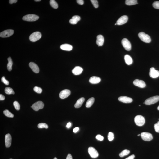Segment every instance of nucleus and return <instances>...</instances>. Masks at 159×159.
Instances as JSON below:
<instances>
[{
  "instance_id": "27",
  "label": "nucleus",
  "mask_w": 159,
  "mask_h": 159,
  "mask_svg": "<svg viewBox=\"0 0 159 159\" xmlns=\"http://www.w3.org/2000/svg\"><path fill=\"white\" fill-rule=\"evenodd\" d=\"M126 4L128 5H132L138 4L137 1L136 0H127L125 1Z\"/></svg>"
},
{
  "instance_id": "2",
  "label": "nucleus",
  "mask_w": 159,
  "mask_h": 159,
  "mask_svg": "<svg viewBox=\"0 0 159 159\" xmlns=\"http://www.w3.org/2000/svg\"><path fill=\"white\" fill-rule=\"evenodd\" d=\"M42 37V35L39 32H36L30 35L29 39L32 42H35L39 40Z\"/></svg>"
},
{
  "instance_id": "11",
  "label": "nucleus",
  "mask_w": 159,
  "mask_h": 159,
  "mask_svg": "<svg viewBox=\"0 0 159 159\" xmlns=\"http://www.w3.org/2000/svg\"><path fill=\"white\" fill-rule=\"evenodd\" d=\"M149 75L150 77L155 78H157L159 76V71L156 70L154 67L150 68Z\"/></svg>"
},
{
  "instance_id": "8",
  "label": "nucleus",
  "mask_w": 159,
  "mask_h": 159,
  "mask_svg": "<svg viewBox=\"0 0 159 159\" xmlns=\"http://www.w3.org/2000/svg\"><path fill=\"white\" fill-rule=\"evenodd\" d=\"M141 136L143 140L146 141H150L153 139L152 135L148 132H143L141 133Z\"/></svg>"
},
{
  "instance_id": "32",
  "label": "nucleus",
  "mask_w": 159,
  "mask_h": 159,
  "mask_svg": "<svg viewBox=\"0 0 159 159\" xmlns=\"http://www.w3.org/2000/svg\"><path fill=\"white\" fill-rule=\"evenodd\" d=\"M37 127L39 128H45L47 129L48 128V125L45 123H41L39 124Z\"/></svg>"
},
{
  "instance_id": "14",
  "label": "nucleus",
  "mask_w": 159,
  "mask_h": 159,
  "mask_svg": "<svg viewBox=\"0 0 159 159\" xmlns=\"http://www.w3.org/2000/svg\"><path fill=\"white\" fill-rule=\"evenodd\" d=\"M128 18L126 15H123L120 17L116 22L117 25H121L126 23L128 21Z\"/></svg>"
},
{
  "instance_id": "5",
  "label": "nucleus",
  "mask_w": 159,
  "mask_h": 159,
  "mask_svg": "<svg viewBox=\"0 0 159 159\" xmlns=\"http://www.w3.org/2000/svg\"><path fill=\"white\" fill-rule=\"evenodd\" d=\"M159 100V96H156L147 99L145 101L144 103L146 105H151L157 103Z\"/></svg>"
},
{
  "instance_id": "45",
  "label": "nucleus",
  "mask_w": 159,
  "mask_h": 159,
  "mask_svg": "<svg viewBox=\"0 0 159 159\" xmlns=\"http://www.w3.org/2000/svg\"><path fill=\"white\" fill-rule=\"evenodd\" d=\"M79 130V128L78 127H76V128H74L73 130V132L74 133H76V132H78Z\"/></svg>"
},
{
  "instance_id": "21",
  "label": "nucleus",
  "mask_w": 159,
  "mask_h": 159,
  "mask_svg": "<svg viewBox=\"0 0 159 159\" xmlns=\"http://www.w3.org/2000/svg\"><path fill=\"white\" fill-rule=\"evenodd\" d=\"M81 20L80 17L78 15H75L73 16L72 18L70 19L69 22L70 24L73 25H75Z\"/></svg>"
},
{
  "instance_id": "30",
  "label": "nucleus",
  "mask_w": 159,
  "mask_h": 159,
  "mask_svg": "<svg viewBox=\"0 0 159 159\" xmlns=\"http://www.w3.org/2000/svg\"><path fill=\"white\" fill-rule=\"evenodd\" d=\"M50 4L54 9H57L58 8V5L57 2L54 0H51L50 2Z\"/></svg>"
},
{
  "instance_id": "52",
  "label": "nucleus",
  "mask_w": 159,
  "mask_h": 159,
  "mask_svg": "<svg viewBox=\"0 0 159 159\" xmlns=\"http://www.w3.org/2000/svg\"><path fill=\"white\" fill-rule=\"evenodd\" d=\"M117 25V24L116 23L115 24V25Z\"/></svg>"
},
{
  "instance_id": "35",
  "label": "nucleus",
  "mask_w": 159,
  "mask_h": 159,
  "mask_svg": "<svg viewBox=\"0 0 159 159\" xmlns=\"http://www.w3.org/2000/svg\"><path fill=\"white\" fill-rule=\"evenodd\" d=\"M114 139V133L111 132H109L108 135V139L110 141H111Z\"/></svg>"
},
{
  "instance_id": "12",
  "label": "nucleus",
  "mask_w": 159,
  "mask_h": 159,
  "mask_svg": "<svg viewBox=\"0 0 159 159\" xmlns=\"http://www.w3.org/2000/svg\"><path fill=\"white\" fill-rule=\"evenodd\" d=\"M70 94V91L68 89L63 90L59 94V97L61 99H64L68 97Z\"/></svg>"
},
{
  "instance_id": "53",
  "label": "nucleus",
  "mask_w": 159,
  "mask_h": 159,
  "mask_svg": "<svg viewBox=\"0 0 159 159\" xmlns=\"http://www.w3.org/2000/svg\"></svg>"
},
{
  "instance_id": "43",
  "label": "nucleus",
  "mask_w": 159,
  "mask_h": 159,
  "mask_svg": "<svg viewBox=\"0 0 159 159\" xmlns=\"http://www.w3.org/2000/svg\"><path fill=\"white\" fill-rule=\"evenodd\" d=\"M17 0H9V3L10 4H12L13 3H15L17 2Z\"/></svg>"
},
{
  "instance_id": "38",
  "label": "nucleus",
  "mask_w": 159,
  "mask_h": 159,
  "mask_svg": "<svg viewBox=\"0 0 159 159\" xmlns=\"http://www.w3.org/2000/svg\"><path fill=\"white\" fill-rule=\"evenodd\" d=\"M154 128L156 132L158 133H159V121L157 123L155 124L154 126Z\"/></svg>"
},
{
  "instance_id": "26",
  "label": "nucleus",
  "mask_w": 159,
  "mask_h": 159,
  "mask_svg": "<svg viewBox=\"0 0 159 159\" xmlns=\"http://www.w3.org/2000/svg\"><path fill=\"white\" fill-rule=\"evenodd\" d=\"M8 63L7 65V68L8 71H11L12 70V66L13 64V61L10 57L8 58Z\"/></svg>"
},
{
  "instance_id": "51",
  "label": "nucleus",
  "mask_w": 159,
  "mask_h": 159,
  "mask_svg": "<svg viewBox=\"0 0 159 159\" xmlns=\"http://www.w3.org/2000/svg\"><path fill=\"white\" fill-rule=\"evenodd\" d=\"M140 135V134H139L138 135V136H139Z\"/></svg>"
},
{
  "instance_id": "34",
  "label": "nucleus",
  "mask_w": 159,
  "mask_h": 159,
  "mask_svg": "<svg viewBox=\"0 0 159 159\" xmlns=\"http://www.w3.org/2000/svg\"><path fill=\"white\" fill-rule=\"evenodd\" d=\"M34 91L38 93H41L42 92V88L40 87L37 86H35L34 88Z\"/></svg>"
},
{
  "instance_id": "6",
  "label": "nucleus",
  "mask_w": 159,
  "mask_h": 159,
  "mask_svg": "<svg viewBox=\"0 0 159 159\" xmlns=\"http://www.w3.org/2000/svg\"><path fill=\"white\" fill-rule=\"evenodd\" d=\"M121 43L124 48L127 51H130L132 48V45L130 41L127 38H124L121 41Z\"/></svg>"
},
{
  "instance_id": "29",
  "label": "nucleus",
  "mask_w": 159,
  "mask_h": 159,
  "mask_svg": "<svg viewBox=\"0 0 159 159\" xmlns=\"http://www.w3.org/2000/svg\"><path fill=\"white\" fill-rule=\"evenodd\" d=\"M130 152V151L129 150L125 149L120 153L119 154V156L121 157H123L124 156L129 154Z\"/></svg>"
},
{
  "instance_id": "20",
  "label": "nucleus",
  "mask_w": 159,
  "mask_h": 159,
  "mask_svg": "<svg viewBox=\"0 0 159 159\" xmlns=\"http://www.w3.org/2000/svg\"><path fill=\"white\" fill-rule=\"evenodd\" d=\"M83 69L79 66H76L72 70V72L74 75H78L82 73Z\"/></svg>"
},
{
  "instance_id": "22",
  "label": "nucleus",
  "mask_w": 159,
  "mask_h": 159,
  "mask_svg": "<svg viewBox=\"0 0 159 159\" xmlns=\"http://www.w3.org/2000/svg\"><path fill=\"white\" fill-rule=\"evenodd\" d=\"M60 48L63 50L70 51L72 50L73 47L70 44H64L60 46Z\"/></svg>"
},
{
  "instance_id": "40",
  "label": "nucleus",
  "mask_w": 159,
  "mask_h": 159,
  "mask_svg": "<svg viewBox=\"0 0 159 159\" xmlns=\"http://www.w3.org/2000/svg\"><path fill=\"white\" fill-rule=\"evenodd\" d=\"M96 139L100 141H102L104 139V137L100 135H98L96 136Z\"/></svg>"
},
{
  "instance_id": "47",
  "label": "nucleus",
  "mask_w": 159,
  "mask_h": 159,
  "mask_svg": "<svg viewBox=\"0 0 159 159\" xmlns=\"http://www.w3.org/2000/svg\"><path fill=\"white\" fill-rule=\"evenodd\" d=\"M71 126V123L70 122H69L67 125L66 127L68 128H69Z\"/></svg>"
},
{
  "instance_id": "48",
  "label": "nucleus",
  "mask_w": 159,
  "mask_h": 159,
  "mask_svg": "<svg viewBox=\"0 0 159 159\" xmlns=\"http://www.w3.org/2000/svg\"><path fill=\"white\" fill-rule=\"evenodd\" d=\"M41 1V0H35L36 2H40Z\"/></svg>"
},
{
  "instance_id": "41",
  "label": "nucleus",
  "mask_w": 159,
  "mask_h": 159,
  "mask_svg": "<svg viewBox=\"0 0 159 159\" xmlns=\"http://www.w3.org/2000/svg\"><path fill=\"white\" fill-rule=\"evenodd\" d=\"M76 1L78 4L80 5H82L84 4V1L83 0H77Z\"/></svg>"
},
{
  "instance_id": "7",
  "label": "nucleus",
  "mask_w": 159,
  "mask_h": 159,
  "mask_svg": "<svg viewBox=\"0 0 159 159\" xmlns=\"http://www.w3.org/2000/svg\"><path fill=\"white\" fill-rule=\"evenodd\" d=\"M44 107V103L43 102L40 101L35 103L32 105V109L36 111H38L39 110L43 109Z\"/></svg>"
},
{
  "instance_id": "3",
  "label": "nucleus",
  "mask_w": 159,
  "mask_h": 159,
  "mask_svg": "<svg viewBox=\"0 0 159 159\" xmlns=\"http://www.w3.org/2000/svg\"><path fill=\"white\" fill-rule=\"evenodd\" d=\"M39 17L35 14H28L23 17V20L27 21H35L38 20Z\"/></svg>"
},
{
  "instance_id": "16",
  "label": "nucleus",
  "mask_w": 159,
  "mask_h": 159,
  "mask_svg": "<svg viewBox=\"0 0 159 159\" xmlns=\"http://www.w3.org/2000/svg\"><path fill=\"white\" fill-rule=\"evenodd\" d=\"M29 66L34 72L37 73H39V68L35 63L31 62L29 64Z\"/></svg>"
},
{
  "instance_id": "23",
  "label": "nucleus",
  "mask_w": 159,
  "mask_h": 159,
  "mask_svg": "<svg viewBox=\"0 0 159 159\" xmlns=\"http://www.w3.org/2000/svg\"><path fill=\"white\" fill-rule=\"evenodd\" d=\"M84 100L85 99L84 98H80L76 102L74 105L75 107L76 108H78L81 107L84 102Z\"/></svg>"
},
{
  "instance_id": "13",
  "label": "nucleus",
  "mask_w": 159,
  "mask_h": 159,
  "mask_svg": "<svg viewBox=\"0 0 159 159\" xmlns=\"http://www.w3.org/2000/svg\"><path fill=\"white\" fill-rule=\"evenodd\" d=\"M133 84L140 88H145L146 84L144 81L139 79H136L133 82Z\"/></svg>"
},
{
  "instance_id": "9",
  "label": "nucleus",
  "mask_w": 159,
  "mask_h": 159,
  "mask_svg": "<svg viewBox=\"0 0 159 159\" xmlns=\"http://www.w3.org/2000/svg\"><path fill=\"white\" fill-rule=\"evenodd\" d=\"M14 31L13 30H7L2 32L0 34V36L3 38L8 37L12 36L14 33Z\"/></svg>"
},
{
  "instance_id": "44",
  "label": "nucleus",
  "mask_w": 159,
  "mask_h": 159,
  "mask_svg": "<svg viewBox=\"0 0 159 159\" xmlns=\"http://www.w3.org/2000/svg\"><path fill=\"white\" fill-rule=\"evenodd\" d=\"M135 157V156L134 155H132L129 156V157L125 159H133Z\"/></svg>"
},
{
  "instance_id": "15",
  "label": "nucleus",
  "mask_w": 159,
  "mask_h": 159,
  "mask_svg": "<svg viewBox=\"0 0 159 159\" xmlns=\"http://www.w3.org/2000/svg\"><path fill=\"white\" fill-rule=\"evenodd\" d=\"M12 137L10 134L8 133L7 134L5 137V142L6 147H10L11 144Z\"/></svg>"
},
{
  "instance_id": "4",
  "label": "nucleus",
  "mask_w": 159,
  "mask_h": 159,
  "mask_svg": "<svg viewBox=\"0 0 159 159\" xmlns=\"http://www.w3.org/2000/svg\"><path fill=\"white\" fill-rule=\"evenodd\" d=\"M136 124L140 127L144 125L145 123V120L144 117L141 115H138L134 118Z\"/></svg>"
},
{
  "instance_id": "37",
  "label": "nucleus",
  "mask_w": 159,
  "mask_h": 159,
  "mask_svg": "<svg viewBox=\"0 0 159 159\" xmlns=\"http://www.w3.org/2000/svg\"><path fill=\"white\" fill-rule=\"evenodd\" d=\"M153 6L155 9H159V1H156L153 4Z\"/></svg>"
},
{
  "instance_id": "1",
  "label": "nucleus",
  "mask_w": 159,
  "mask_h": 159,
  "mask_svg": "<svg viewBox=\"0 0 159 159\" xmlns=\"http://www.w3.org/2000/svg\"><path fill=\"white\" fill-rule=\"evenodd\" d=\"M140 39L143 42L149 43L151 42V39L150 36L143 32H141L138 34Z\"/></svg>"
},
{
  "instance_id": "17",
  "label": "nucleus",
  "mask_w": 159,
  "mask_h": 159,
  "mask_svg": "<svg viewBox=\"0 0 159 159\" xmlns=\"http://www.w3.org/2000/svg\"><path fill=\"white\" fill-rule=\"evenodd\" d=\"M119 101L125 103H130L133 101L132 98L127 96H121L118 98Z\"/></svg>"
},
{
  "instance_id": "39",
  "label": "nucleus",
  "mask_w": 159,
  "mask_h": 159,
  "mask_svg": "<svg viewBox=\"0 0 159 159\" xmlns=\"http://www.w3.org/2000/svg\"><path fill=\"white\" fill-rule=\"evenodd\" d=\"M1 80H2V82L5 84L6 85H9V81L5 79L4 76L2 77Z\"/></svg>"
},
{
  "instance_id": "46",
  "label": "nucleus",
  "mask_w": 159,
  "mask_h": 159,
  "mask_svg": "<svg viewBox=\"0 0 159 159\" xmlns=\"http://www.w3.org/2000/svg\"><path fill=\"white\" fill-rule=\"evenodd\" d=\"M66 159H73L72 157L71 154H68Z\"/></svg>"
},
{
  "instance_id": "18",
  "label": "nucleus",
  "mask_w": 159,
  "mask_h": 159,
  "mask_svg": "<svg viewBox=\"0 0 159 159\" xmlns=\"http://www.w3.org/2000/svg\"><path fill=\"white\" fill-rule=\"evenodd\" d=\"M104 39L102 35H99L97 36L96 43L99 46H101L104 44Z\"/></svg>"
},
{
  "instance_id": "25",
  "label": "nucleus",
  "mask_w": 159,
  "mask_h": 159,
  "mask_svg": "<svg viewBox=\"0 0 159 159\" xmlns=\"http://www.w3.org/2000/svg\"><path fill=\"white\" fill-rule=\"evenodd\" d=\"M95 99L94 98L92 97L88 99L86 103V106L87 108H90L92 106L94 103Z\"/></svg>"
},
{
  "instance_id": "19",
  "label": "nucleus",
  "mask_w": 159,
  "mask_h": 159,
  "mask_svg": "<svg viewBox=\"0 0 159 159\" xmlns=\"http://www.w3.org/2000/svg\"><path fill=\"white\" fill-rule=\"evenodd\" d=\"M101 79L97 76H92L90 78L89 81L90 83L93 84H96L100 82Z\"/></svg>"
},
{
  "instance_id": "24",
  "label": "nucleus",
  "mask_w": 159,
  "mask_h": 159,
  "mask_svg": "<svg viewBox=\"0 0 159 159\" xmlns=\"http://www.w3.org/2000/svg\"><path fill=\"white\" fill-rule=\"evenodd\" d=\"M124 59L126 64L128 65H130L133 63L132 58L128 55H126L125 56Z\"/></svg>"
},
{
  "instance_id": "31",
  "label": "nucleus",
  "mask_w": 159,
  "mask_h": 159,
  "mask_svg": "<svg viewBox=\"0 0 159 159\" xmlns=\"http://www.w3.org/2000/svg\"><path fill=\"white\" fill-rule=\"evenodd\" d=\"M3 114L6 116L8 117L13 118L14 115L8 110H5L3 111Z\"/></svg>"
},
{
  "instance_id": "28",
  "label": "nucleus",
  "mask_w": 159,
  "mask_h": 159,
  "mask_svg": "<svg viewBox=\"0 0 159 159\" xmlns=\"http://www.w3.org/2000/svg\"><path fill=\"white\" fill-rule=\"evenodd\" d=\"M5 92L6 94H14V92L12 88L9 87H7L5 89Z\"/></svg>"
},
{
  "instance_id": "42",
  "label": "nucleus",
  "mask_w": 159,
  "mask_h": 159,
  "mask_svg": "<svg viewBox=\"0 0 159 159\" xmlns=\"http://www.w3.org/2000/svg\"><path fill=\"white\" fill-rule=\"evenodd\" d=\"M5 99V98L4 96L0 94V100H4Z\"/></svg>"
},
{
  "instance_id": "50",
  "label": "nucleus",
  "mask_w": 159,
  "mask_h": 159,
  "mask_svg": "<svg viewBox=\"0 0 159 159\" xmlns=\"http://www.w3.org/2000/svg\"><path fill=\"white\" fill-rule=\"evenodd\" d=\"M53 159H57L56 157H55Z\"/></svg>"
},
{
  "instance_id": "36",
  "label": "nucleus",
  "mask_w": 159,
  "mask_h": 159,
  "mask_svg": "<svg viewBox=\"0 0 159 159\" xmlns=\"http://www.w3.org/2000/svg\"><path fill=\"white\" fill-rule=\"evenodd\" d=\"M91 2H92L93 5L95 8H97L99 7V4L98 1L97 0H91Z\"/></svg>"
},
{
  "instance_id": "10",
  "label": "nucleus",
  "mask_w": 159,
  "mask_h": 159,
  "mask_svg": "<svg viewBox=\"0 0 159 159\" xmlns=\"http://www.w3.org/2000/svg\"><path fill=\"white\" fill-rule=\"evenodd\" d=\"M88 152L92 158H96L99 156V153L97 150L93 147H90L88 149Z\"/></svg>"
},
{
  "instance_id": "33",
  "label": "nucleus",
  "mask_w": 159,
  "mask_h": 159,
  "mask_svg": "<svg viewBox=\"0 0 159 159\" xmlns=\"http://www.w3.org/2000/svg\"><path fill=\"white\" fill-rule=\"evenodd\" d=\"M13 105L17 110H20V105L18 102L14 101L13 103Z\"/></svg>"
},
{
  "instance_id": "49",
  "label": "nucleus",
  "mask_w": 159,
  "mask_h": 159,
  "mask_svg": "<svg viewBox=\"0 0 159 159\" xmlns=\"http://www.w3.org/2000/svg\"><path fill=\"white\" fill-rule=\"evenodd\" d=\"M157 110H159V105L158 106V107H157Z\"/></svg>"
}]
</instances>
